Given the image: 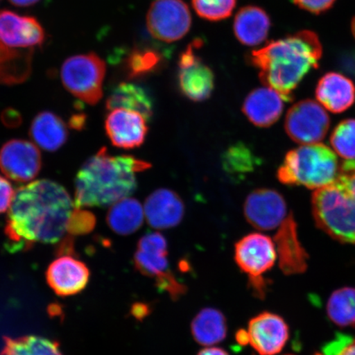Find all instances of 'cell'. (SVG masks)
I'll return each mask as SVG.
<instances>
[{"instance_id":"cell-38","label":"cell","mask_w":355,"mask_h":355,"mask_svg":"<svg viewBox=\"0 0 355 355\" xmlns=\"http://www.w3.org/2000/svg\"><path fill=\"white\" fill-rule=\"evenodd\" d=\"M293 2L302 10L319 15L329 10L336 0H293Z\"/></svg>"},{"instance_id":"cell-3","label":"cell","mask_w":355,"mask_h":355,"mask_svg":"<svg viewBox=\"0 0 355 355\" xmlns=\"http://www.w3.org/2000/svg\"><path fill=\"white\" fill-rule=\"evenodd\" d=\"M150 164L132 155H112L102 148L83 164L75 179L76 207H105L135 193L137 173Z\"/></svg>"},{"instance_id":"cell-21","label":"cell","mask_w":355,"mask_h":355,"mask_svg":"<svg viewBox=\"0 0 355 355\" xmlns=\"http://www.w3.org/2000/svg\"><path fill=\"white\" fill-rule=\"evenodd\" d=\"M29 135L40 148L53 153L66 144L69 139V130L63 119L56 114L43 111L34 118Z\"/></svg>"},{"instance_id":"cell-10","label":"cell","mask_w":355,"mask_h":355,"mask_svg":"<svg viewBox=\"0 0 355 355\" xmlns=\"http://www.w3.org/2000/svg\"><path fill=\"white\" fill-rule=\"evenodd\" d=\"M202 46L201 40H196L182 53L179 61L180 90L187 98L196 102L209 98L214 89V74L195 51Z\"/></svg>"},{"instance_id":"cell-2","label":"cell","mask_w":355,"mask_h":355,"mask_svg":"<svg viewBox=\"0 0 355 355\" xmlns=\"http://www.w3.org/2000/svg\"><path fill=\"white\" fill-rule=\"evenodd\" d=\"M322 55L317 34L302 31L252 51L250 62L259 70L261 82L277 92L284 101H290L305 75L318 68Z\"/></svg>"},{"instance_id":"cell-44","label":"cell","mask_w":355,"mask_h":355,"mask_svg":"<svg viewBox=\"0 0 355 355\" xmlns=\"http://www.w3.org/2000/svg\"><path fill=\"white\" fill-rule=\"evenodd\" d=\"M344 69L349 73L355 75V54H349L343 59Z\"/></svg>"},{"instance_id":"cell-42","label":"cell","mask_w":355,"mask_h":355,"mask_svg":"<svg viewBox=\"0 0 355 355\" xmlns=\"http://www.w3.org/2000/svg\"><path fill=\"white\" fill-rule=\"evenodd\" d=\"M132 313L137 320H143L146 316L150 313V308L148 304H136L132 306Z\"/></svg>"},{"instance_id":"cell-18","label":"cell","mask_w":355,"mask_h":355,"mask_svg":"<svg viewBox=\"0 0 355 355\" xmlns=\"http://www.w3.org/2000/svg\"><path fill=\"white\" fill-rule=\"evenodd\" d=\"M146 221L154 229L175 227L183 219L184 205L174 191L162 189L146 198L144 207Z\"/></svg>"},{"instance_id":"cell-9","label":"cell","mask_w":355,"mask_h":355,"mask_svg":"<svg viewBox=\"0 0 355 355\" xmlns=\"http://www.w3.org/2000/svg\"><path fill=\"white\" fill-rule=\"evenodd\" d=\"M192 16L183 0H155L146 15L150 35L166 43L180 41L189 32Z\"/></svg>"},{"instance_id":"cell-4","label":"cell","mask_w":355,"mask_h":355,"mask_svg":"<svg viewBox=\"0 0 355 355\" xmlns=\"http://www.w3.org/2000/svg\"><path fill=\"white\" fill-rule=\"evenodd\" d=\"M339 168L337 155L327 146L303 145L286 154L277 178L284 184L316 190L335 183Z\"/></svg>"},{"instance_id":"cell-12","label":"cell","mask_w":355,"mask_h":355,"mask_svg":"<svg viewBox=\"0 0 355 355\" xmlns=\"http://www.w3.org/2000/svg\"><path fill=\"white\" fill-rule=\"evenodd\" d=\"M286 202L277 191L261 189L248 195L244 216L248 223L260 230H272L286 220Z\"/></svg>"},{"instance_id":"cell-1","label":"cell","mask_w":355,"mask_h":355,"mask_svg":"<svg viewBox=\"0 0 355 355\" xmlns=\"http://www.w3.org/2000/svg\"><path fill=\"white\" fill-rule=\"evenodd\" d=\"M74 207L68 191L54 181L37 180L17 189L4 229L8 246L28 250L35 243L60 242Z\"/></svg>"},{"instance_id":"cell-17","label":"cell","mask_w":355,"mask_h":355,"mask_svg":"<svg viewBox=\"0 0 355 355\" xmlns=\"http://www.w3.org/2000/svg\"><path fill=\"white\" fill-rule=\"evenodd\" d=\"M90 270L82 261L71 256H61L46 270V279L55 294L71 296L82 292L87 286Z\"/></svg>"},{"instance_id":"cell-19","label":"cell","mask_w":355,"mask_h":355,"mask_svg":"<svg viewBox=\"0 0 355 355\" xmlns=\"http://www.w3.org/2000/svg\"><path fill=\"white\" fill-rule=\"evenodd\" d=\"M284 99L273 89L266 87L255 89L246 97L243 112L257 127L272 126L282 116Z\"/></svg>"},{"instance_id":"cell-14","label":"cell","mask_w":355,"mask_h":355,"mask_svg":"<svg viewBox=\"0 0 355 355\" xmlns=\"http://www.w3.org/2000/svg\"><path fill=\"white\" fill-rule=\"evenodd\" d=\"M105 128L111 144L123 149L139 148L148 132L143 114L123 108L110 111L105 119Z\"/></svg>"},{"instance_id":"cell-39","label":"cell","mask_w":355,"mask_h":355,"mask_svg":"<svg viewBox=\"0 0 355 355\" xmlns=\"http://www.w3.org/2000/svg\"><path fill=\"white\" fill-rule=\"evenodd\" d=\"M327 355H355V339L349 340L343 336L338 343H331L325 349Z\"/></svg>"},{"instance_id":"cell-23","label":"cell","mask_w":355,"mask_h":355,"mask_svg":"<svg viewBox=\"0 0 355 355\" xmlns=\"http://www.w3.org/2000/svg\"><path fill=\"white\" fill-rule=\"evenodd\" d=\"M227 320L220 310L205 308L200 310L191 322V334L202 346L219 344L227 336Z\"/></svg>"},{"instance_id":"cell-35","label":"cell","mask_w":355,"mask_h":355,"mask_svg":"<svg viewBox=\"0 0 355 355\" xmlns=\"http://www.w3.org/2000/svg\"><path fill=\"white\" fill-rule=\"evenodd\" d=\"M155 286L159 291L168 293L172 300H179L188 291V288L178 281L170 270L155 279Z\"/></svg>"},{"instance_id":"cell-50","label":"cell","mask_w":355,"mask_h":355,"mask_svg":"<svg viewBox=\"0 0 355 355\" xmlns=\"http://www.w3.org/2000/svg\"><path fill=\"white\" fill-rule=\"evenodd\" d=\"M318 355H320V354H318Z\"/></svg>"},{"instance_id":"cell-36","label":"cell","mask_w":355,"mask_h":355,"mask_svg":"<svg viewBox=\"0 0 355 355\" xmlns=\"http://www.w3.org/2000/svg\"><path fill=\"white\" fill-rule=\"evenodd\" d=\"M336 182L343 186L355 201V159H345L340 164Z\"/></svg>"},{"instance_id":"cell-49","label":"cell","mask_w":355,"mask_h":355,"mask_svg":"<svg viewBox=\"0 0 355 355\" xmlns=\"http://www.w3.org/2000/svg\"><path fill=\"white\" fill-rule=\"evenodd\" d=\"M286 355H293V354H286Z\"/></svg>"},{"instance_id":"cell-13","label":"cell","mask_w":355,"mask_h":355,"mask_svg":"<svg viewBox=\"0 0 355 355\" xmlns=\"http://www.w3.org/2000/svg\"><path fill=\"white\" fill-rule=\"evenodd\" d=\"M250 345L259 355H277L285 347L290 332L284 318L263 312L252 318L248 327Z\"/></svg>"},{"instance_id":"cell-32","label":"cell","mask_w":355,"mask_h":355,"mask_svg":"<svg viewBox=\"0 0 355 355\" xmlns=\"http://www.w3.org/2000/svg\"><path fill=\"white\" fill-rule=\"evenodd\" d=\"M133 263L135 268L145 277L157 278L168 270L167 255L137 250Z\"/></svg>"},{"instance_id":"cell-5","label":"cell","mask_w":355,"mask_h":355,"mask_svg":"<svg viewBox=\"0 0 355 355\" xmlns=\"http://www.w3.org/2000/svg\"><path fill=\"white\" fill-rule=\"evenodd\" d=\"M315 222L336 241L355 244V201L337 182L314 191Z\"/></svg>"},{"instance_id":"cell-29","label":"cell","mask_w":355,"mask_h":355,"mask_svg":"<svg viewBox=\"0 0 355 355\" xmlns=\"http://www.w3.org/2000/svg\"><path fill=\"white\" fill-rule=\"evenodd\" d=\"M224 170L230 175L243 178L255 170L259 165V159L248 146L237 144L230 146L224 153Z\"/></svg>"},{"instance_id":"cell-41","label":"cell","mask_w":355,"mask_h":355,"mask_svg":"<svg viewBox=\"0 0 355 355\" xmlns=\"http://www.w3.org/2000/svg\"><path fill=\"white\" fill-rule=\"evenodd\" d=\"M2 121L6 126L15 128L21 124V114L15 110H7L2 114Z\"/></svg>"},{"instance_id":"cell-40","label":"cell","mask_w":355,"mask_h":355,"mask_svg":"<svg viewBox=\"0 0 355 355\" xmlns=\"http://www.w3.org/2000/svg\"><path fill=\"white\" fill-rule=\"evenodd\" d=\"M15 194L10 182L0 175V214L10 210Z\"/></svg>"},{"instance_id":"cell-8","label":"cell","mask_w":355,"mask_h":355,"mask_svg":"<svg viewBox=\"0 0 355 355\" xmlns=\"http://www.w3.org/2000/svg\"><path fill=\"white\" fill-rule=\"evenodd\" d=\"M331 125L329 115L325 109L313 100L298 102L288 110L285 130L288 137L302 145L320 143Z\"/></svg>"},{"instance_id":"cell-22","label":"cell","mask_w":355,"mask_h":355,"mask_svg":"<svg viewBox=\"0 0 355 355\" xmlns=\"http://www.w3.org/2000/svg\"><path fill=\"white\" fill-rule=\"evenodd\" d=\"M270 20L261 8L247 6L241 8L235 16L234 31L239 42L248 46H259L269 33Z\"/></svg>"},{"instance_id":"cell-37","label":"cell","mask_w":355,"mask_h":355,"mask_svg":"<svg viewBox=\"0 0 355 355\" xmlns=\"http://www.w3.org/2000/svg\"><path fill=\"white\" fill-rule=\"evenodd\" d=\"M137 250L168 255L166 239L157 232L149 233L141 238L137 243Z\"/></svg>"},{"instance_id":"cell-15","label":"cell","mask_w":355,"mask_h":355,"mask_svg":"<svg viewBox=\"0 0 355 355\" xmlns=\"http://www.w3.org/2000/svg\"><path fill=\"white\" fill-rule=\"evenodd\" d=\"M46 33L40 22L33 17L0 11V41L7 46L19 50H33L42 46Z\"/></svg>"},{"instance_id":"cell-25","label":"cell","mask_w":355,"mask_h":355,"mask_svg":"<svg viewBox=\"0 0 355 355\" xmlns=\"http://www.w3.org/2000/svg\"><path fill=\"white\" fill-rule=\"evenodd\" d=\"M119 108L135 110L150 119L153 114V101L144 88L123 83L113 89L106 101V110Z\"/></svg>"},{"instance_id":"cell-6","label":"cell","mask_w":355,"mask_h":355,"mask_svg":"<svg viewBox=\"0 0 355 355\" xmlns=\"http://www.w3.org/2000/svg\"><path fill=\"white\" fill-rule=\"evenodd\" d=\"M234 260L239 269L247 275L252 294L263 300L268 288V281L263 275L273 268L277 260L272 239L259 233L246 235L235 244Z\"/></svg>"},{"instance_id":"cell-48","label":"cell","mask_w":355,"mask_h":355,"mask_svg":"<svg viewBox=\"0 0 355 355\" xmlns=\"http://www.w3.org/2000/svg\"><path fill=\"white\" fill-rule=\"evenodd\" d=\"M352 33H353L354 37L355 38V19H354L352 21Z\"/></svg>"},{"instance_id":"cell-28","label":"cell","mask_w":355,"mask_h":355,"mask_svg":"<svg viewBox=\"0 0 355 355\" xmlns=\"http://www.w3.org/2000/svg\"><path fill=\"white\" fill-rule=\"evenodd\" d=\"M327 312L337 326H355V288L345 287L333 292L327 302Z\"/></svg>"},{"instance_id":"cell-43","label":"cell","mask_w":355,"mask_h":355,"mask_svg":"<svg viewBox=\"0 0 355 355\" xmlns=\"http://www.w3.org/2000/svg\"><path fill=\"white\" fill-rule=\"evenodd\" d=\"M235 340L242 346L250 345V336L248 330L239 329L235 333Z\"/></svg>"},{"instance_id":"cell-24","label":"cell","mask_w":355,"mask_h":355,"mask_svg":"<svg viewBox=\"0 0 355 355\" xmlns=\"http://www.w3.org/2000/svg\"><path fill=\"white\" fill-rule=\"evenodd\" d=\"M33 50L8 47L0 41V84L15 85L26 81L32 71Z\"/></svg>"},{"instance_id":"cell-45","label":"cell","mask_w":355,"mask_h":355,"mask_svg":"<svg viewBox=\"0 0 355 355\" xmlns=\"http://www.w3.org/2000/svg\"><path fill=\"white\" fill-rule=\"evenodd\" d=\"M197 355H230L225 349L215 347V346H210L202 350H200Z\"/></svg>"},{"instance_id":"cell-20","label":"cell","mask_w":355,"mask_h":355,"mask_svg":"<svg viewBox=\"0 0 355 355\" xmlns=\"http://www.w3.org/2000/svg\"><path fill=\"white\" fill-rule=\"evenodd\" d=\"M316 97L324 108L332 113H343L354 104L355 87L344 75L328 73L318 83Z\"/></svg>"},{"instance_id":"cell-27","label":"cell","mask_w":355,"mask_h":355,"mask_svg":"<svg viewBox=\"0 0 355 355\" xmlns=\"http://www.w3.org/2000/svg\"><path fill=\"white\" fill-rule=\"evenodd\" d=\"M1 355H63L57 341L37 336L3 337Z\"/></svg>"},{"instance_id":"cell-30","label":"cell","mask_w":355,"mask_h":355,"mask_svg":"<svg viewBox=\"0 0 355 355\" xmlns=\"http://www.w3.org/2000/svg\"><path fill=\"white\" fill-rule=\"evenodd\" d=\"M162 56L153 49H135L126 60L128 78H136L145 76L158 68Z\"/></svg>"},{"instance_id":"cell-34","label":"cell","mask_w":355,"mask_h":355,"mask_svg":"<svg viewBox=\"0 0 355 355\" xmlns=\"http://www.w3.org/2000/svg\"><path fill=\"white\" fill-rule=\"evenodd\" d=\"M96 224V216L92 212L74 207L67 225V232L73 237L87 234L94 230Z\"/></svg>"},{"instance_id":"cell-47","label":"cell","mask_w":355,"mask_h":355,"mask_svg":"<svg viewBox=\"0 0 355 355\" xmlns=\"http://www.w3.org/2000/svg\"><path fill=\"white\" fill-rule=\"evenodd\" d=\"M8 1L17 7H29L39 2L40 0H8Z\"/></svg>"},{"instance_id":"cell-7","label":"cell","mask_w":355,"mask_h":355,"mask_svg":"<svg viewBox=\"0 0 355 355\" xmlns=\"http://www.w3.org/2000/svg\"><path fill=\"white\" fill-rule=\"evenodd\" d=\"M105 71V61L95 53L73 55L62 65L61 80L71 94L95 105L103 96Z\"/></svg>"},{"instance_id":"cell-33","label":"cell","mask_w":355,"mask_h":355,"mask_svg":"<svg viewBox=\"0 0 355 355\" xmlns=\"http://www.w3.org/2000/svg\"><path fill=\"white\" fill-rule=\"evenodd\" d=\"M194 10L204 19L220 21L232 15L236 0H192Z\"/></svg>"},{"instance_id":"cell-31","label":"cell","mask_w":355,"mask_h":355,"mask_svg":"<svg viewBox=\"0 0 355 355\" xmlns=\"http://www.w3.org/2000/svg\"><path fill=\"white\" fill-rule=\"evenodd\" d=\"M330 143L340 157L355 159V119L341 121L333 130Z\"/></svg>"},{"instance_id":"cell-11","label":"cell","mask_w":355,"mask_h":355,"mask_svg":"<svg viewBox=\"0 0 355 355\" xmlns=\"http://www.w3.org/2000/svg\"><path fill=\"white\" fill-rule=\"evenodd\" d=\"M42 167V153L28 141L12 139L0 149V170L8 179L26 183L39 175Z\"/></svg>"},{"instance_id":"cell-46","label":"cell","mask_w":355,"mask_h":355,"mask_svg":"<svg viewBox=\"0 0 355 355\" xmlns=\"http://www.w3.org/2000/svg\"><path fill=\"white\" fill-rule=\"evenodd\" d=\"M85 115H75V116L71 119V125L74 128H77V130H81V128L84 125V123H85Z\"/></svg>"},{"instance_id":"cell-16","label":"cell","mask_w":355,"mask_h":355,"mask_svg":"<svg viewBox=\"0 0 355 355\" xmlns=\"http://www.w3.org/2000/svg\"><path fill=\"white\" fill-rule=\"evenodd\" d=\"M274 241L279 269L286 276L302 274L307 270L309 255L300 241L291 213L279 226Z\"/></svg>"},{"instance_id":"cell-26","label":"cell","mask_w":355,"mask_h":355,"mask_svg":"<svg viewBox=\"0 0 355 355\" xmlns=\"http://www.w3.org/2000/svg\"><path fill=\"white\" fill-rule=\"evenodd\" d=\"M144 212L141 203L135 198H126L113 204L110 208L106 221L114 233L130 235L144 224Z\"/></svg>"}]
</instances>
